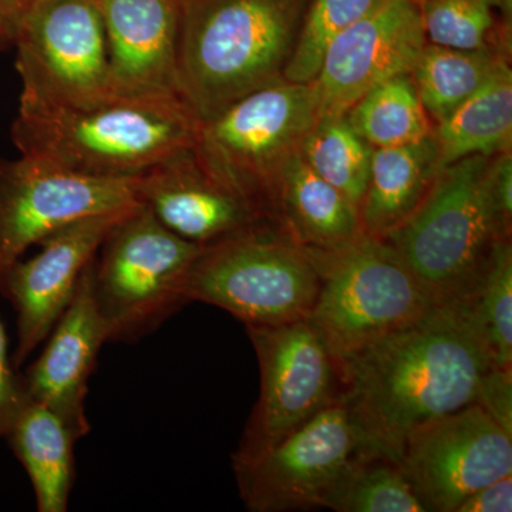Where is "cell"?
I'll return each instance as SVG.
<instances>
[{"instance_id":"obj_1","label":"cell","mask_w":512,"mask_h":512,"mask_svg":"<svg viewBox=\"0 0 512 512\" xmlns=\"http://www.w3.org/2000/svg\"><path fill=\"white\" fill-rule=\"evenodd\" d=\"M491 367L470 302L443 301L343 360L342 400L370 450L397 461L410 431L476 403Z\"/></svg>"},{"instance_id":"obj_2","label":"cell","mask_w":512,"mask_h":512,"mask_svg":"<svg viewBox=\"0 0 512 512\" xmlns=\"http://www.w3.org/2000/svg\"><path fill=\"white\" fill-rule=\"evenodd\" d=\"M200 127L178 96H110L87 107H19L12 140L43 164L128 178L194 147Z\"/></svg>"},{"instance_id":"obj_3","label":"cell","mask_w":512,"mask_h":512,"mask_svg":"<svg viewBox=\"0 0 512 512\" xmlns=\"http://www.w3.org/2000/svg\"><path fill=\"white\" fill-rule=\"evenodd\" d=\"M309 0H183L178 96L204 123L284 80Z\"/></svg>"},{"instance_id":"obj_4","label":"cell","mask_w":512,"mask_h":512,"mask_svg":"<svg viewBox=\"0 0 512 512\" xmlns=\"http://www.w3.org/2000/svg\"><path fill=\"white\" fill-rule=\"evenodd\" d=\"M306 252L320 281L308 319L338 365L441 302L384 239L362 234L336 251Z\"/></svg>"},{"instance_id":"obj_5","label":"cell","mask_w":512,"mask_h":512,"mask_svg":"<svg viewBox=\"0 0 512 512\" xmlns=\"http://www.w3.org/2000/svg\"><path fill=\"white\" fill-rule=\"evenodd\" d=\"M311 256L272 222L202 247L178 286L184 302L217 306L245 326L308 319L319 292Z\"/></svg>"},{"instance_id":"obj_6","label":"cell","mask_w":512,"mask_h":512,"mask_svg":"<svg viewBox=\"0 0 512 512\" xmlns=\"http://www.w3.org/2000/svg\"><path fill=\"white\" fill-rule=\"evenodd\" d=\"M494 156L441 168L426 200L389 241L439 301L464 299L501 238L491 201Z\"/></svg>"},{"instance_id":"obj_7","label":"cell","mask_w":512,"mask_h":512,"mask_svg":"<svg viewBox=\"0 0 512 512\" xmlns=\"http://www.w3.org/2000/svg\"><path fill=\"white\" fill-rule=\"evenodd\" d=\"M316 119L311 84L284 79L249 93L201 123L194 151L215 178L275 222L279 177L299 154Z\"/></svg>"},{"instance_id":"obj_8","label":"cell","mask_w":512,"mask_h":512,"mask_svg":"<svg viewBox=\"0 0 512 512\" xmlns=\"http://www.w3.org/2000/svg\"><path fill=\"white\" fill-rule=\"evenodd\" d=\"M201 249L141 202L131 208L94 258L93 291L109 340L144 335L184 305L178 286Z\"/></svg>"},{"instance_id":"obj_9","label":"cell","mask_w":512,"mask_h":512,"mask_svg":"<svg viewBox=\"0 0 512 512\" xmlns=\"http://www.w3.org/2000/svg\"><path fill=\"white\" fill-rule=\"evenodd\" d=\"M10 42L22 82L19 107H87L113 96L97 0H36Z\"/></svg>"},{"instance_id":"obj_10","label":"cell","mask_w":512,"mask_h":512,"mask_svg":"<svg viewBox=\"0 0 512 512\" xmlns=\"http://www.w3.org/2000/svg\"><path fill=\"white\" fill-rule=\"evenodd\" d=\"M369 454L376 453L340 399L264 456L232 468L249 511H335L350 476Z\"/></svg>"},{"instance_id":"obj_11","label":"cell","mask_w":512,"mask_h":512,"mask_svg":"<svg viewBox=\"0 0 512 512\" xmlns=\"http://www.w3.org/2000/svg\"><path fill=\"white\" fill-rule=\"evenodd\" d=\"M261 370V393L232 463L264 456L342 399L338 362L309 319L247 326Z\"/></svg>"},{"instance_id":"obj_12","label":"cell","mask_w":512,"mask_h":512,"mask_svg":"<svg viewBox=\"0 0 512 512\" xmlns=\"http://www.w3.org/2000/svg\"><path fill=\"white\" fill-rule=\"evenodd\" d=\"M137 178L90 177L0 156V284L10 266L57 229L136 205Z\"/></svg>"},{"instance_id":"obj_13","label":"cell","mask_w":512,"mask_h":512,"mask_svg":"<svg viewBox=\"0 0 512 512\" xmlns=\"http://www.w3.org/2000/svg\"><path fill=\"white\" fill-rule=\"evenodd\" d=\"M397 461L429 512H454L474 491L512 476V436L471 403L410 431Z\"/></svg>"},{"instance_id":"obj_14","label":"cell","mask_w":512,"mask_h":512,"mask_svg":"<svg viewBox=\"0 0 512 512\" xmlns=\"http://www.w3.org/2000/svg\"><path fill=\"white\" fill-rule=\"evenodd\" d=\"M426 45L420 0H382L329 43L309 83L318 117L345 116L379 84L410 74Z\"/></svg>"},{"instance_id":"obj_15","label":"cell","mask_w":512,"mask_h":512,"mask_svg":"<svg viewBox=\"0 0 512 512\" xmlns=\"http://www.w3.org/2000/svg\"><path fill=\"white\" fill-rule=\"evenodd\" d=\"M136 205L57 229L37 244L40 251L35 256L10 266L0 293L18 315V348L13 357L16 366L45 342L72 301L84 268L96 258L114 225Z\"/></svg>"},{"instance_id":"obj_16","label":"cell","mask_w":512,"mask_h":512,"mask_svg":"<svg viewBox=\"0 0 512 512\" xmlns=\"http://www.w3.org/2000/svg\"><path fill=\"white\" fill-rule=\"evenodd\" d=\"M137 200L165 228L200 247L258 225L275 224L254 202L215 178L198 160L194 147L141 174Z\"/></svg>"},{"instance_id":"obj_17","label":"cell","mask_w":512,"mask_h":512,"mask_svg":"<svg viewBox=\"0 0 512 512\" xmlns=\"http://www.w3.org/2000/svg\"><path fill=\"white\" fill-rule=\"evenodd\" d=\"M94 259L84 268L72 301L49 333L46 348L20 380L26 399L49 407L76 440L89 434L86 413L89 379L109 330L93 291Z\"/></svg>"},{"instance_id":"obj_18","label":"cell","mask_w":512,"mask_h":512,"mask_svg":"<svg viewBox=\"0 0 512 512\" xmlns=\"http://www.w3.org/2000/svg\"><path fill=\"white\" fill-rule=\"evenodd\" d=\"M113 96H178L183 0H97ZM180 97V96H178Z\"/></svg>"},{"instance_id":"obj_19","label":"cell","mask_w":512,"mask_h":512,"mask_svg":"<svg viewBox=\"0 0 512 512\" xmlns=\"http://www.w3.org/2000/svg\"><path fill=\"white\" fill-rule=\"evenodd\" d=\"M274 218L305 251H336L363 234L359 208L320 178L299 154L289 160L279 177Z\"/></svg>"},{"instance_id":"obj_20","label":"cell","mask_w":512,"mask_h":512,"mask_svg":"<svg viewBox=\"0 0 512 512\" xmlns=\"http://www.w3.org/2000/svg\"><path fill=\"white\" fill-rule=\"evenodd\" d=\"M441 171L433 133L407 146L373 148L359 207L363 234L387 239L419 210Z\"/></svg>"},{"instance_id":"obj_21","label":"cell","mask_w":512,"mask_h":512,"mask_svg":"<svg viewBox=\"0 0 512 512\" xmlns=\"http://www.w3.org/2000/svg\"><path fill=\"white\" fill-rule=\"evenodd\" d=\"M5 439L25 467L37 511L64 512L74 477V443L69 427L49 407L23 396Z\"/></svg>"},{"instance_id":"obj_22","label":"cell","mask_w":512,"mask_h":512,"mask_svg":"<svg viewBox=\"0 0 512 512\" xmlns=\"http://www.w3.org/2000/svg\"><path fill=\"white\" fill-rule=\"evenodd\" d=\"M441 168L471 156L511 151L512 72L504 62L483 87L433 126Z\"/></svg>"},{"instance_id":"obj_23","label":"cell","mask_w":512,"mask_h":512,"mask_svg":"<svg viewBox=\"0 0 512 512\" xmlns=\"http://www.w3.org/2000/svg\"><path fill=\"white\" fill-rule=\"evenodd\" d=\"M504 62H510L508 57L490 50L427 43L410 76L433 126L483 87Z\"/></svg>"},{"instance_id":"obj_24","label":"cell","mask_w":512,"mask_h":512,"mask_svg":"<svg viewBox=\"0 0 512 512\" xmlns=\"http://www.w3.org/2000/svg\"><path fill=\"white\" fill-rule=\"evenodd\" d=\"M350 127L372 148L407 146L433 133L410 74L386 80L345 114Z\"/></svg>"},{"instance_id":"obj_25","label":"cell","mask_w":512,"mask_h":512,"mask_svg":"<svg viewBox=\"0 0 512 512\" xmlns=\"http://www.w3.org/2000/svg\"><path fill=\"white\" fill-rule=\"evenodd\" d=\"M427 43L511 52V0H420Z\"/></svg>"},{"instance_id":"obj_26","label":"cell","mask_w":512,"mask_h":512,"mask_svg":"<svg viewBox=\"0 0 512 512\" xmlns=\"http://www.w3.org/2000/svg\"><path fill=\"white\" fill-rule=\"evenodd\" d=\"M372 153L345 116L318 117L299 150L302 160L357 208L365 195Z\"/></svg>"},{"instance_id":"obj_27","label":"cell","mask_w":512,"mask_h":512,"mask_svg":"<svg viewBox=\"0 0 512 512\" xmlns=\"http://www.w3.org/2000/svg\"><path fill=\"white\" fill-rule=\"evenodd\" d=\"M494 367L512 370V244L495 241L476 285L467 296Z\"/></svg>"},{"instance_id":"obj_28","label":"cell","mask_w":512,"mask_h":512,"mask_svg":"<svg viewBox=\"0 0 512 512\" xmlns=\"http://www.w3.org/2000/svg\"><path fill=\"white\" fill-rule=\"evenodd\" d=\"M338 512H429L399 461L369 454L340 495Z\"/></svg>"},{"instance_id":"obj_29","label":"cell","mask_w":512,"mask_h":512,"mask_svg":"<svg viewBox=\"0 0 512 512\" xmlns=\"http://www.w3.org/2000/svg\"><path fill=\"white\" fill-rule=\"evenodd\" d=\"M380 2L382 0H309L284 79L292 83H311L329 43L365 18Z\"/></svg>"},{"instance_id":"obj_30","label":"cell","mask_w":512,"mask_h":512,"mask_svg":"<svg viewBox=\"0 0 512 512\" xmlns=\"http://www.w3.org/2000/svg\"><path fill=\"white\" fill-rule=\"evenodd\" d=\"M476 403L512 436V370L491 367L481 380Z\"/></svg>"},{"instance_id":"obj_31","label":"cell","mask_w":512,"mask_h":512,"mask_svg":"<svg viewBox=\"0 0 512 512\" xmlns=\"http://www.w3.org/2000/svg\"><path fill=\"white\" fill-rule=\"evenodd\" d=\"M491 201L503 239H511L512 228V153L495 154L490 168Z\"/></svg>"},{"instance_id":"obj_32","label":"cell","mask_w":512,"mask_h":512,"mask_svg":"<svg viewBox=\"0 0 512 512\" xmlns=\"http://www.w3.org/2000/svg\"><path fill=\"white\" fill-rule=\"evenodd\" d=\"M23 402L20 380L16 379L8 355V340L0 320V437H5Z\"/></svg>"},{"instance_id":"obj_33","label":"cell","mask_w":512,"mask_h":512,"mask_svg":"<svg viewBox=\"0 0 512 512\" xmlns=\"http://www.w3.org/2000/svg\"><path fill=\"white\" fill-rule=\"evenodd\" d=\"M512 476L481 487L461 501L454 512H511Z\"/></svg>"},{"instance_id":"obj_34","label":"cell","mask_w":512,"mask_h":512,"mask_svg":"<svg viewBox=\"0 0 512 512\" xmlns=\"http://www.w3.org/2000/svg\"><path fill=\"white\" fill-rule=\"evenodd\" d=\"M36 0H0V36L12 40L20 19Z\"/></svg>"}]
</instances>
